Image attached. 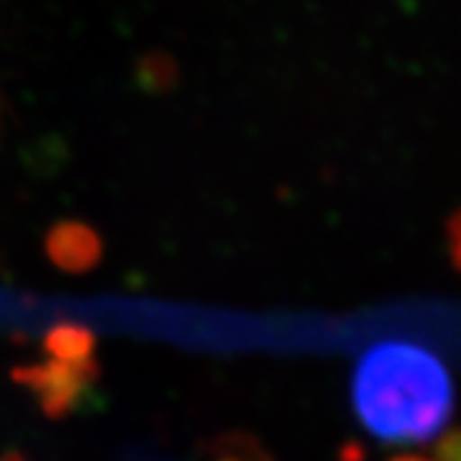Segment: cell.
Here are the masks:
<instances>
[{
	"instance_id": "cell-1",
	"label": "cell",
	"mask_w": 461,
	"mask_h": 461,
	"mask_svg": "<svg viewBox=\"0 0 461 461\" xmlns=\"http://www.w3.org/2000/svg\"><path fill=\"white\" fill-rule=\"evenodd\" d=\"M364 429L387 444H426L441 436L454 412V382L444 362L411 341L366 348L351 382Z\"/></svg>"
},
{
	"instance_id": "cell-2",
	"label": "cell",
	"mask_w": 461,
	"mask_h": 461,
	"mask_svg": "<svg viewBox=\"0 0 461 461\" xmlns=\"http://www.w3.org/2000/svg\"><path fill=\"white\" fill-rule=\"evenodd\" d=\"M448 249H451V259L461 272V211L448 221Z\"/></svg>"
},
{
	"instance_id": "cell-3",
	"label": "cell",
	"mask_w": 461,
	"mask_h": 461,
	"mask_svg": "<svg viewBox=\"0 0 461 461\" xmlns=\"http://www.w3.org/2000/svg\"><path fill=\"white\" fill-rule=\"evenodd\" d=\"M402 461H415V459H402Z\"/></svg>"
}]
</instances>
